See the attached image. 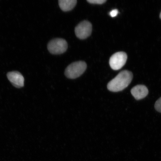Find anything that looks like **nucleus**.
<instances>
[{
    "label": "nucleus",
    "instance_id": "nucleus-1",
    "mask_svg": "<svg viewBox=\"0 0 161 161\" xmlns=\"http://www.w3.org/2000/svg\"><path fill=\"white\" fill-rule=\"evenodd\" d=\"M132 78L131 72L127 70H123L108 82L107 86L108 89L114 92L121 91L130 85Z\"/></svg>",
    "mask_w": 161,
    "mask_h": 161
},
{
    "label": "nucleus",
    "instance_id": "nucleus-2",
    "mask_svg": "<svg viewBox=\"0 0 161 161\" xmlns=\"http://www.w3.org/2000/svg\"><path fill=\"white\" fill-rule=\"evenodd\" d=\"M87 67L85 62L79 61L73 62L68 66L65 70V76L70 79L79 77L85 71Z\"/></svg>",
    "mask_w": 161,
    "mask_h": 161
},
{
    "label": "nucleus",
    "instance_id": "nucleus-3",
    "mask_svg": "<svg viewBox=\"0 0 161 161\" xmlns=\"http://www.w3.org/2000/svg\"><path fill=\"white\" fill-rule=\"evenodd\" d=\"M68 43L65 40L57 38L52 40L47 45V49L50 53L53 55H59L66 51Z\"/></svg>",
    "mask_w": 161,
    "mask_h": 161
},
{
    "label": "nucleus",
    "instance_id": "nucleus-4",
    "mask_svg": "<svg viewBox=\"0 0 161 161\" xmlns=\"http://www.w3.org/2000/svg\"><path fill=\"white\" fill-rule=\"evenodd\" d=\"M127 58V55L125 52H120L114 54L110 59V67L114 70L120 69L125 65Z\"/></svg>",
    "mask_w": 161,
    "mask_h": 161
},
{
    "label": "nucleus",
    "instance_id": "nucleus-5",
    "mask_svg": "<svg viewBox=\"0 0 161 161\" xmlns=\"http://www.w3.org/2000/svg\"><path fill=\"white\" fill-rule=\"evenodd\" d=\"M92 25L90 22L84 21L76 26L75 32V35L80 39H85L91 35Z\"/></svg>",
    "mask_w": 161,
    "mask_h": 161
},
{
    "label": "nucleus",
    "instance_id": "nucleus-6",
    "mask_svg": "<svg viewBox=\"0 0 161 161\" xmlns=\"http://www.w3.org/2000/svg\"><path fill=\"white\" fill-rule=\"evenodd\" d=\"M7 76L10 82L15 87L20 88L24 86L25 79L19 72H9L7 74Z\"/></svg>",
    "mask_w": 161,
    "mask_h": 161
},
{
    "label": "nucleus",
    "instance_id": "nucleus-7",
    "mask_svg": "<svg viewBox=\"0 0 161 161\" xmlns=\"http://www.w3.org/2000/svg\"><path fill=\"white\" fill-rule=\"evenodd\" d=\"M131 93L136 100H140L146 97L148 94L147 88L145 86L138 85L131 90Z\"/></svg>",
    "mask_w": 161,
    "mask_h": 161
},
{
    "label": "nucleus",
    "instance_id": "nucleus-8",
    "mask_svg": "<svg viewBox=\"0 0 161 161\" xmlns=\"http://www.w3.org/2000/svg\"><path fill=\"white\" fill-rule=\"evenodd\" d=\"M77 3L76 0H59V7L64 11H68L75 7Z\"/></svg>",
    "mask_w": 161,
    "mask_h": 161
},
{
    "label": "nucleus",
    "instance_id": "nucleus-9",
    "mask_svg": "<svg viewBox=\"0 0 161 161\" xmlns=\"http://www.w3.org/2000/svg\"><path fill=\"white\" fill-rule=\"evenodd\" d=\"M87 1L90 3L93 4L101 5L106 3V0H87Z\"/></svg>",
    "mask_w": 161,
    "mask_h": 161
},
{
    "label": "nucleus",
    "instance_id": "nucleus-10",
    "mask_svg": "<svg viewBox=\"0 0 161 161\" xmlns=\"http://www.w3.org/2000/svg\"><path fill=\"white\" fill-rule=\"evenodd\" d=\"M154 107L157 111L161 113V97L157 101Z\"/></svg>",
    "mask_w": 161,
    "mask_h": 161
},
{
    "label": "nucleus",
    "instance_id": "nucleus-11",
    "mask_svg": "<svg viewBox=\"0 0 161 161\" xmlns=\"http://www.w3.org/2000/svg\"><path fill=\"white\" fill-rule=\"evenodd\" d=\"M118 11L117 9H114L112 10V11L110 12V15L111 17H114L118 15Z\"/></svg>",
    "mask_w": 161,
    "mask_h": 161
},
{
    "label": "nucleus",
    "instance_id": "nucleus-12",
    "mask_svg": "<svg viewBox=\"0 0 161 161\" xmlns=\"http://www.w3.org/2000/svg\"><path fill=\"white\" fill-rule=\"evenodd\" d=\"M160 19H161V13L160 14Z\"/></svg>",
    "mask_w": 161,
    "mask_h": 161
}]
</instances>
